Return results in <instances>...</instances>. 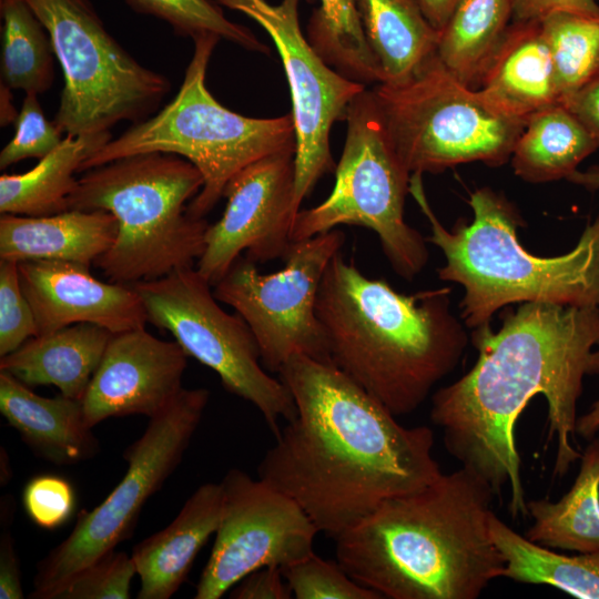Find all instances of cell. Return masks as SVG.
I'll use <instances>...</instances> for the list:
<instances>
[{
    "instance_id": "60d3db41",
    "label": "cell",
    "mask_w": 599,
    "mask_h": 599,
    "mask_svg": "<svg viewBox=\"0 0 599 599\" xmlns=\"http://www.w3.org/2000/svg\"><path fill=\"white\" fill-rule=\"evenodd\" d=\"M559 102L586 126L599 149V77Z\"/></svg>"
},
{
    "instance_id": "7a4b0ae2",
    "label": "cell",
    "mask_w": 599,
    "mask_h": 599,
    "mask_svg": "<svg viewBox=\"0 0 599 599\" xmlns=\"http://www.w3.org/2000/svg\"><path fill=\"white\" fill-rule=\"evenodd\" d=\"M277 374L296 415L257 476L293 498L319 532L336 538L386 500L440 476L433 430L400 425L335 365L295 355Z\"/></svg>"
},
{
    "instance_id": "ba28073f",
    "label": "cell",
    "mask_w": 599,
    "mask_h": 599,
    "mask_svg": "<svg viewBox=\"0 0 599 599\" xmlns=\"http://www.w3.org/2000/svg\"><path fill=\"white\" fill-rule=\"evenodd\" d=\"M372 92L410 173H438L469 162L505 164L526 123L460 82L436 52L405 79L377 83Z\"/></svg>"
},
{
    "instance_id": "7402d4cb",
    "label": "cell",
    "mask_w": 599,
    "mask_h": 599,
    "mask_svg": "<svg viewBox=\"0 0 599 599\" xmlns=\"http://www.w3.org/2000/svg\"><path fill=\"white\" fill-rule=\"evenodd\" d=\"M0 412L22 440L55 465L90 459L99 443L84 419L82 402L64 395L43 397L0 370Z\"/></svg>"
},
{
    "instance_id": "5b68a950",
    "label": "cell",
    "mask_w": 599,
    "mask_h": 599,
    "mask_svg": "<svg viewBox=\"0 0 599 599\" xmlns=\"http://www.w3.org/2000/svg\"><path fill=\"white\" fill-rule=\"evenodd\" d=\"M409 193L429 222L426 241L445 255L439 278L464 287L460 308L467 327L490 323L498 309L512 303L599 306V217L585 227L569 253L540 257L519 244L516 211L489 187L470 194L474 220L459 222L453 231L432 210L422 173H412Z\"/></svg>"
},
{
    "instance_id": "30bf717a",
    "label": "cell",
    "mask_w": 599,
    "mask_h": 599,
    "mask_svg": "<svg viewBox=\"0 0 599 599\" xmlns=\"http://www.w3.org/2000/svg\"><path fill=\"white\" fill-rule=\"evenodd\" d=\"M45 27L64 79L54 124L67 135L149 118L171 89L105 29L90 0H26Z\"/></svg>"
},
{
    "instance_id": "8fae6325",
    "label": "cell",
    "mask_w": 599,
    "mask_h": 599,
    "mask_svg": "<svg viewBox=\"0 0 599 599\" xmlns=\"http://www.w3.org/2000/svg\"><path fill=\"white\" fill-rule=\"evenodd\" d=\"M209 399L206 388H182L150 418L123 454L128 469L120 483L99 506L81 510L71 534L38 564L30 598L53 599L74 573L129 538L145 501L181 463Z\"/></svg>"
},
{
    "instance_id": "f1b7e54d",
    "label": "cell",
    "mask_w": 599,
    "mask_h": 599,
    "mask_svg": "<svg viewBox=\"0 0 599 599\" xmlns=\"http://www.w3.org/2000/svg\"><path fill=\"white\" fill-rule=\"evenodd\" d=\"M511 14V0H459L439 32L436 55L460 82L477 89Z\"/></svg>"
},
{
    "instance_id": "4316f807",
    "label": "cell",
    "mask_w": 599,
    "mask_h": 599,
    "mask_svg": "<svg viewBox=\"0 0 599 599\" xmlns=\"http://www.w3.org/2000/svg\"><path fill=\"white\" fill-rule=\"evenodd\" d=\"M356 7L382 82L405 79L436 52L439 32L417 0H356Z\"/></svg>"
},
{
    "instance_id": "e0dca14e",
    "label": "cell",
    "mask_w": 599,
    "mask_h": 599,
    "mask_svg": "<svg viewBox=\"0 0 599 599\" xmlns=\"http://www.w3.org/2000/svg\"><path fill=\"white\" fill-rule=\"evenodd\" d=\"M187 355L144 327L114 333L82 398L85 423L128 415L149 418L180 393Z\"/></svg>"
},
{
    "instance_id": "8992f818",
    "label": "cell",
    "mask_w": 599,
    "mask_h": 599,
    "mask_svg": "<svg viewBox=\"0 0 599 599\" xmlns=\"http://www.w3.org/2000/svg\"><path fill=\"white\" fill-rule=\"evenodd\" d=\"M204 179L186 159L165 152L123 156L87 170L69 210H103L118 221L113 245L95 265L113 283L133 285L194 266L209 226L186 212Z\"/></svg>"
},
{
    "instance_id": "9c48e42d",
    "label": "cell",
    "mask_w": 599,
    "mask_h": 599,
    "mask_svg": "<svg viewBox=\"0 0 599 599\" xmlns=\"http://www.w3.org/2000/svg\"><path fill=\"white\" fill-rule=\"evenodd\" d=\"M346 140L335 166V183L318 205L300 210L291 241L357 225L374 231L397 275L412 281L426 266V238L404 220L412 173L398 155L372 90L348 105Z\"/></svg>"
},
{
    "instance_id": "44dd1931",
    "label": "cell",
    "mask_w": 599,
    "mask_h": 599,
    "mask_svg": "<svg viewBox=\"0 0 599 599\" xmlns=\"http://www.w3.org/2000/svg\"><path fill=\"white\" fill-rule=\"evenodd\" d=\"M477 90L500 112L524 121L559 101L540 22H511Z\"/></svg>"
},
{
    "instance_id": "d4e9b609",
    "label": "cell",
    "mask_w": 599,
    "mask_h": 599,
    "mask_svg": "<svg viewBox=\"0 0 599 599\" xmlns=\"http://www.w3.org/2000/svg\"><path fill=\"white\" fill-rule=\"evenodd\" d=\"M580 461L578 476L561 499L527 500L534 519L524 535L528 540L581 554L599 550V437L591 438Z\"/></svg>"
},
{
    "instance_id": "9a60e30c",
    "label": "cell",
    "mask_w": 599,
    "mask_h": 599,
    "mask_svg": "<svg viewBox=\"0 0 599 599\" xmlns=\"http://www.w3.org/2000/svg\"><path fill=\"white\" fill-rule=\"evenodd\" d=\"M244 13L273 40L285 71L292 99L295 128V209L309 195L318 180L335 171L329 133L336 121L345 120L351 102L365 84L351 80L316 52L300 26L301 0H213Z\"/></svg>"
},
{
    "instance_id": "e575fe53",
    "label": "cell",
    "mask_w": 599,
    "mask_h": 599,
    "mask_svg": "<svg viewBox=\"0 0 599 599\" xmlns=\"http://www.w3.org/2000/svg\"><path fill=\"white\" fill-rule=\"evenodd\" d=\"M135 573L132 557L113 550L74 573L53 599H128Z\"/></svg>"
},
{
    "instance_id": "b9f144b4",
    "label": "cell",
    "mask_w": 599,
    "mask_h": 599,
    "mask_svg": "<svg viewBox=\"0 0 599 599\" xmlns=\"http://www.w3.org/2000/svg\"><path fill=\"white\" fill-rule=\"evenodd\" d=\"M0 598H23L14 541L8 529L3 530L0 537Z\"/></svg>"
},
{
    "instance_id": "d590c367",
    "label": "cell",
    "mask_w": 599,
    "mask_h": 599,
    "mask_svg": "<svg viewBox=\"0 0 599 599\" xmlns=\"http://www.w3.org/2000/svg\"><path fill=\"white\" fill-rule=\"evenodd\" d=\"M54 122L47 120L37 94H26L14 120V134L0 152V169L29 158L42 159L63 140Z\"/></svg>"
},
{
    "instance_id": "ee69618b",
    "label": "cell",
    "mask_w": 599,
    "mask_h": 599,
    "mask_svg": "<svg viewBox=\"0 0 599 599\" xmlns=\"http://www.w3.org/2000/svg\"><path fill=\"white\" fill-rule=\"evenodd\" d=\"M599 432V399L596 400L590 410L579 417L576 424V433L586 439H591Z\"/></svg>"
},
{
    "instance_id": "f35d334b",
    "label": "cell",
    "mask_w": 599,
    "mask_h": 599,
    "mask_svg": "<svg viewBox=\"0 0 599 599\" xmlns=\"http://www.w3.org/2000/svg\"><path fill=\"white\" fill-rule=\"evenodd\" d=\"M234 599H290L292 591L278 567H263L241 579L230 592Z\"/></svg>"
},
{
    "instance_id": "3957f363",
    "label": "cell",
    "mask_w": 599,
    "mask_h": 599,
    "mask_svg": "<svg viewBox=\"0 0 599 599\" xmlns=\"http://www.w3.org/2000/svg\"><path fill=\"white\" fill-rule=\"evenodd\" d=\"M496 493L461 466L383 502L336 540V561L388 599H476L505 560L491 539Z\"/></svg>"
},
{
    "instance_id": "ac0fdd59",
    "label": "cell",
    "mask_w": 599,
    "mask_h": 599,
    "mask_svg": "<svg viewBox=\"0 0 599 599\" xmlns=\"http://www.w3.org/2000/svg\"><path fill=\"white\" fill-rule=\"evenodd\" d=\"M88 265L63 261L18 263L20 284L34 314L37 336L77 323H92L113 334L144 327L148 315L131 285L93 277Z\"/></svg>"
},
{
    "instance_id": "7bdbcfd3",
    "label": "cell",
    "mask_w": 599,
    "mask_h": 599,
    "mask_svg": "<svg viewBox=\"0 0 599 599\" xmlns=\"http://www.w3.org/2000/svg\"><path fill=\"white\" fill-rule=\"evenodd\" d=\"M429 23L440 32L459 0H417Z\"/></svg>"
},
{
    "instance_id": "277c9868",
    "label": "cell",
    "mask_w": 599,
    "mask_h": 599,
    "mask_svg": "<svg viewBox=\"0 0 599 599\" xmlns=\"http://www.w3.org/2000/svg\"><path fill=\"white\" fill-rule=\"evenodd\" d=\"M448 287L397 293L337 252L316 298L333 365L394 416L415 412L458 365L469 337Z\"/></svg>"
},
{
    "instance_id": "6da1fadb",
    "label": "cell",
    "mask_w": 599,
    "mask_h": 599,
    "mask_svg": "<svg viewBox=\"0 0 599 599\" xmlns=\"http://www.w3.org/2000/svg\"><path fill=\"white\" fill-rule=\"evenodd\" d=\"M474 328L478 357L473 368L433 394L430 420L461 466L499 494L510 488L512 518L526 517L516 423L528 402L542 394L548 405V440H557L555 476L581 454L572 446L582 382L599 374V306L525 302Z\"/></svg>"
},
{
    "instance_id": "603a6c76",
    "label": "cell",
    "mask_w": 599,
    "mask_h": 599,
    "mask_svg": "<svg viewBox=\"0 0 599 599\" xmlns=\"http://www.w3.org/2000/svg\"><path fill=\"white\" fill-rule=\"evenodd\" d=\"M113 333L92 323H77L33 336L1 357L0 370L27 386L54 385L62 395L82 400Z\"/></svg>"
},
{
    "instance_id": "836d02e7",
    "label": "cell",
    "mask_w": 599,
    "mask_h": 599,
    "mask_svg": "<svg viewBox=\"0 0 599 599\" xmlns=\"http://www.w3.org/2000/svg\"><path fill=\"white\" fill-rule=\"evenodd\" d=\"M282 571L296 599H382L355 581L337 561L325 560L315 552Z\"/></svg>"
},
{
    "instance_id": "1f68e13d",
    "label": "cell",
    "mask_w": 599,
    "mask_h": 599,
    "mask_svg": "<svg viewBox=\"0 0 599 599\" xmlns=\"http://www.w3.org/2000/svg\"><path fill=\"white\" fill-rule=\"evenodd\" d=\"M539 22L560 101L599 77V17L558 11Z\"/></svg>"
},
{
    "instance_id": "f546056e",
    "label": "cell",
    "mask_w": 599,
    "mask_h": 599,
    "mask_svg": "<svg viewBox=\"0 0 599 599\" xmlns=\"http://www.w3.org/2000/svg\"><path fill=\"white\" fill-rule=\"evenodd\" d=\"M2 19L1 83L26 94L52 85L53 47L49 33L26 0H0Z\"/></svg>"
},
{
    "instance_id": "484cf974",
    "label": "cell",
    "mask_w": 599,
    "mask_h": 599,
    "mask_svg": "<svg viewBox=\"0 0 599 599\" xmlns=\"http://www.w3.org/2000/svg\"><path fill=\"white\" fill-rule=\"evenodd\" d=\"M597 149L586 126L556 102L527 119L510 161L515 174L524 181L545 183L567 179Z\"/></svg>"
},
{
    "instance_id": "52a82bcc",
    "label": "cell",
    "mask_w": 599,
    "mask_h": 599,
    "mask_svg": "<svg viewBox=\"0 0 599 599\" xmlns=\"http://www.w3.org/2000/svg\"><path fill=\"white\" fill-rule=\"evenodd\" d=\"M220 40L214 33L194 39V52L174 99L155 115L111 139L79 172L136 153L176 154L203 175L204 184L186 212L204 219L238 171L271 154L296 152L292 113L272 119L244 116L223 106L207 90L206 70Z\"/></svg>"
},
{
    "instance_id": "d6986e66",
    "label": "cell",
    "mask_w": 599,
    "mask_h": 599,
    "mask_svg": "<svg viewBox=\"0 0 599 599\" xmlns=\"http://www.w3.org/2000/svg\"><path fill=\"white\" fill-rule=\"evenodd\" d=\"M221 483L200 486L164 529L134 546L132 559L141 580L138 599H169L184 582L193 561L221 519Z\"/></svg>"
},
{
    "instance_id": "ab89813d",
    "label": "cell",
    "mask_w": 599,
    "mask_h": 599,
    "mask_svg": "<svg viewBox=\"0 0 599 599\" xmlns=\"http://www.w3.org/2000/svg\"><path fill=\"white\" fill-rule=\"evenodd\" d=\"M511 22H539L558 11L599 17L596 0H511Z\"/></svg>"
},
{
    "instance_id": "74e56055",
    "label": "cell",
    "mask_w": 599,
    "mask_h": 599,
    "mask_svg": "<svg viewBox=\"0 0 599 599\" xmlns=\"http://www.w3.org/2000/svg\"><path fill=\"white\" fill-rule=\"evenodd\" d=\"M22 502L33 524L52 530L61 527L72 516L75 494L67 479L54 475H39L24 486Z\"/></svg>"
},
{
    "instance_id": "cb8c5ba5",
    "label": "cell",
    "mask_w": 599,
    "mask_h": 599,
    "mask_svg": "<svg viewBox=\"0 0 599 599\" xmlns=\"http://www.w3.org/2000/svg\"><path fill=\"white\" fill-rule=\"evenodd\" d=\"M112 139L110 131L67 135L28 172L0 176V212L48 216L68 211L82 163Z\"/></svg>"
},
{
    "instance_id": "83f0119b",
    "label": "cell",
    "mask_w": 599,
    "mask_h": 599,
    "mask_svg": "<svg viewBox=\"0 0 599 599\" xmlns=\"http://www.w3.org/2000/svg\"><path fill=\"white\" fill-rule=\"evenodd\" d=\"M488 525L505 560L504 577L551 586L575 598L599 599V550L577 556L556 552L512 530L494 511Z\"/></svg>"
},
{
    "instance_id": "5bb4252c",
    "label": "cell",
    "mask_w": 599,
    "mask_h": 599,
    "mask_svg": "<svg viewBox=\"0 0 599 599\" xmlns=\"http://www.w3.org/2000/svg\"><path fill=\"white\" fill-rule=\"evenodd\" d=\"M220 483L221 519L195 599H220L254 570L304 559L319 532L293 498L260 477L233 468Z\"/></svg>"
},
{
    "instance_id": "8d00e7d4",
    "label": "cell",
    "mask_w": 599,
    "mask_h": 599,
    "mask_svg": "<svg viewBox=\"0 0 599 599\" xmlns=\"http://www.w3.org/2000/svg\"><path fill=\"white\" fill-rule=\"evenodd\" d=\"M37 336L33 311L22 292L18 263L0 260V356Z\"/></svg>"
},
{
    "instance_id": "7c38bea8",
    "label": "cell",
    "mask_w": 599,
    "mask_h": 599,
    "mask_svg": "<svg viewBox=\"0 0 599 599\" xmlns=\"http://www.w3.org/2000/svg\"><path fill=\"white\" fill-rule=\"evenodd\" d=\"M131 286L143 302L148 322L169 331L187 356L216 373L227 392L253 404L274 437L280 419L295 417L291 392L262 365L246 322L219 306L212 285L194 266Z\"/></svg>"
},
{
    "instance_id": "4fadbf2b",
    "label": "cell",
    "mask_w": 599,
    "mask_h": 599,
    "mask_svg": "<svg viewBox=\"0 0 599 599\" xmlns=\"http://www.w3.org/2000/svg\"><path fill=\"white\" fill-rule=\"evenodd\" d=\"M344 242L338 229L292 242L284 267L271 274L241 255L214 285L215 298L251 328L267 372L278 373L295 355L333 364L315 306L325 270Z\"/></svg>"
},
{
    "instance_id": "f6af8a7d",
    "label": "cell",
    "mask_w": 599,
    "mask_h": 599,
    "mask_svg": "<svg viewBox=\"0 0 599 599\" xmlns=\"http://www.w3.org/2000/svg\"><path fill=\"white\" fill-rule=\"evenodd\" d=\"M566 180L589 191H596L599 189V165H592L586 171L576 170Z\"/></svg>"
},
{
    "instance_id": "2e32d148",
    "label": "cell",
    "mask_w": 599,
    "mask_h": 599,
    "mask_svg": "<svg viewBox=\"0 0 599 599\" xmlns=\"http://www.w3.org/2000/svg\"><path fill=\"white\" fill-rule=\"evenodd\" d=\"M295 173V151H284L248 164L227 182L225 210L207 226L196 266L212 286L244 251L254 263L285 256L297 214Z\"/></svg>"
},
{
    "instance_id": "ffe728a7",
    "label": "cell",
    "mask_w": 599,
    "mask_h": 599,
    "mask_svg": "<svg viewBox=\"0 0 599 599\" xmlns=\"http://www.w3.org/2000/svg\"><path fill=\"white\" fill-rule=\"evenodd\" d=\"M115 216L103 210H68L48 216L1 214L0 260L95 263L114 243Z\"/></svg>"
},
{
    "instance_id": "d6a6232c",
    "label": "cell",
    "mask_w": 599,
    "mask_h": 599,
    "mask_svg": "<svg viewBox=\"0 0 599 599\" xmlns=\"http://www.w3.org/2000/svg\"><path fill=\"white\" fill-rule=\"evenodd\" d=\"M138 13L156 17L171 26L173 31L193 40L207 33L235 43L246 50L268 53L246 27L230 21L213 0H125Z\"/></svg>"
},
{
    "instance_id": "4dcf8cb0",
    "label": "cell",
    "mask_w": 599,
    "mask_h": 599,
    "mask_svg": "<svg viewBox=\"0 0 599 599\" xmlns=\"http://www.w3.org/2000/svg\"><path fill=\"white\" fill-rule=\"evenodd\" d=\"M306 37L323 60L356 82L380 83L382 72L363 31L356 0H319Z\"/></svg>"
},
{
    "instance_id": "bcb514c9",
    "label": "cell",
    "mask_w": 599,
    "mask_h": 599,
    "mask_svg": "<svg viewBox=\"0 0 599 599\" xmlns=\"http://www.w3.org/2000/svg\"><path fill=\"white\" fill-rule=\"evenodd\" d=\"M10 88L0 83V122L1 126H6L14 122L18 113L12 104V94Z\"/></svg>"
}]
</instances>
